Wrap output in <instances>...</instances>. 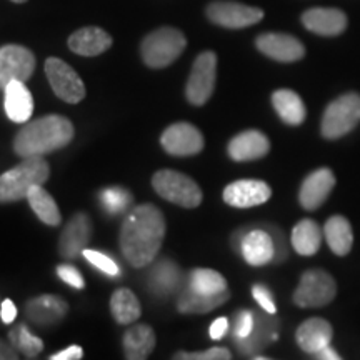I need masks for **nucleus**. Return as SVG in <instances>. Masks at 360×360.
<instances>
[{"mask_svg": "<svg viewBox=\"0 0 360 360\" xmlns=\"http://www.w3.org/2000/svg\"><path fill=\"white\" fill-rule=\"evenodd\" d=\"M335 187V175L332 174L330 169H319L305 177L299 192L300 205L305 210L319 209L327 197L330 195L332 188Z\"/></svg>", "mask_w": 360, "mask_h": 360, "instance_id": "a211bd4d", "label": "nucleus"}, {"mask_svg": "<svg viewBox=\"0 0 360 360\" xmlns=\"http://www.w3.org/2000/svg\"><path fill=\"white\" fill-rule=\"evenodd\" d=\"M332 337H334V328L323 319L314 317L300 323L297 328V344L307 354H317L319 350L330 345Z\"/></svg>", "mask_w": 360, "mask_h": 360, "instance_id": "4be33fe9", "label": "nucleus"}, {"mask_svg": "<svg viewBox=\"0 0 360 360\" xmlns=\"http://www.w3.org/2000/svg\"><path fill=\"white\" fill-rule=\"evenodd\" d=\"M11 344L15 347L17 352H22L27 359H34L44 350V342L30 334V330L25 326H17L8 332Z\"/></svg>", "mask_w": 360, "mask_h": 360, "instance_id": "72a5a7b5", "label": "nucleus"}, {"mask_svg": "<svg viewBox=\"0 0 360 360\" xmlns=\"http://www.w3.org/2000/svg\"><path fill=\"white\" fill-rule=\"evenodd\" d=\"M314 355L317 359H321V360H340V355L337 354L335 350L330 347V345H327V347L321 349L317 354H314Z\"/></svg>", "mask_w": 360, "mask_h": 360, "instance_id": "a18cd8bd", "label": "nucleus"}, {"mask_svg": "<svg viewBox=\"0 0 360 360\" xmlns=\"http://www.w3.org/2000/svg\"><path fill=\"white\" fill-rule=\"evenodd\" d=\"M74 125L62 115H45L25 124L13 141V150L20 157H42L69 146Z\"/></svg>", "mask_w": 360, "mask_h": 360, "instance_id": "f03ea898", "label": "nucleus"}, {"mask_svg": "<svg viewBox=\"0 0 360 360\" xmlns=\"http://www.w3.org/2000/svg\"><path fill=\"white\" fill-rule=\"evenodd\" d=\"M233 237H238L237 247L249 265L260 267L276 259V242L267 229H244Z\"/></svg>", "mask_w": 360, "mask_h": 360, "instance_id": "f8f14e48", "label": "nucleus"}, {"mask_svg": "<svg viewBox=\"0 0 360 360\" xmlns=\"http://www.w3.org/2000/svg\"><path fill=\"white\" fill-rule=\"evenodd\" d=\"M160 143L170 155L188 157L202 152L204 137H202L200 130L193 127L192 124L179 122L165 129L160 137Z\"/></svg>", "mask_w": 360, "mask_h": 360, "instance_id": "ddd939ff", "label": "nucleus"}, {"mask_svg": "<svg viewBox=\"0 0 360 360\" xmlns=\"http://www.w3.org/2000/svg\"><path fill=\"white\" fill-rule=\"evenodd\" d=\"M272 195L270 188L264 180L257 179H242L229 184L224 188L225 204L237 209H250L265 204Z\"/></svg>", "mask_w": 360, "mask_h": 360, "instance_id": "4468645a", "label": "nucleus"}, {"mask_svg": "<svg viewBox=\"0 0 360 360\" xmlns=\"http://www.w3.org/2000/svg\"><path fill=\"white\" fill-rule=\"evenodd\" d=\"M45 75L53 94L67 103H79L85 97V85L67 62L57 57L45 60Z\"/></svg>", "mask_w": 360, "mask_h": 360, "instance_id": "1a4fd4ad", "label": "nucleus"}, {"mask_svg": "<svg viewBox=\"0 0 360 360\" xmlns=\"http://www.w3.org/2000/svg\"><path fill=\"white\" fill-rule=\"evenodd\" d=\"M360 122V96L345 94L328 103L322 117V135L326 139H340L352 132Z\"/></svg>", "mask_w": 360, "mask_h": 360, "instance_id": "423d86ee", "label": "nucleus"}, {"mask_svg": "<svg viewBox=\"0 0 360 360\" xmlns=\"http://www.w3.org/2000/svg\"><path fill=\"white\" fill-rule=\"evenodd\" d=\"M57 274L58 277H60L65 283H69V285L75 287V289H84L85 282L82 274H80L75 267H72V265H58Z\"/></svg>", "mask_w": 360, "mask_h": 360, "instance_id": "ea45409f", "label": "nucleus"}, {"mask_svg": "<svg viewBox=\"0 0 360 360\" xmlns=\"http://www.w3.org/2000/svg\"><path fill=\"white\" fill-rule=\"evenodd\" d=\"M337 285L334 277L326 270H307L300 277L299 285L294 292V302L297 307L319 309L334 300Z\"/></svg>", "mask_w": 360, "mask_h": 360, "instance_id": "0eeeda50", "label": "nucleus"}, {"mask_svg": "<svg viewBox=\"0 0 360 360\" xmlns=\"http://www.w3.org/2000/svg\"><path fill=\"white\" fill-rule=\"evenodd\" d=\"M35 70V56L27 47L8 44L0 47V89L13 80L27 82Z\"/></svg>", "mask_w": 360, "mask_h": 360, "instance_id": "9b49d317", "label": "nucleus"}, {"mask_svg": "<svg viewBox=\"0 0 360 360\" xmlns=\"http://www.w3.org/2000/svg\"><path fill=\"white\" fill-rule=\"evenodd\" d=\"M255 327V312L240 310L233 317V340L247 339Z\"/></svg>", "mask_w": 360, "mask_h": 360, "instance_id": "e433bc0d", "label": "nucleus"}, {"mask_svg": "<svg viewBox=\"0 0 360 360\" xmlns=\"http://www.w3.org/2000/svg\"><path fill=\"white\" fill-rule=\"evenodd\" d=\"M252 295L254 299L257 300V304L260 305V309L267 314H276L277 307L276 302H274V297L270 294V290L265 285H254L252 287Z\"/></svg>", "mask_w": 360, "mask_h": 360, "instance_id": "58836bf2", "label": "nucleus"}, {"mask_svg": "<svg viewBox=\"0 0 360 360\" xmlns=\"http://www.w3.org/2000/svg\"><path fill=\"white\" fill-rule=\"evenodd\" d=\"M182 270L174 260L162 259L155 262L147 277V289L155 297H169L182 287Z\"/></svg>", "mask_w": 360, "mask_h": 360, "instance_id": "aec40b11", "label": "nucleus"}, {"mask_svg": "<svg viewBox=\"0 0 360 360\" xmlns=\"http://www.w3.org/2000/svg\"><path fill=\"white\" fill-rule=\"evenodd\" d=\"M227 330H229V321L225 317H219L217 321H214L212 326H210V330H209L210 339L212 340L222 339V337L227 334Z\"/></svg>", "mask_w": 360, "mask_h": 360, "instance_id": "79ce46f5", "label": "nucleus"}, {"mask_svg": "<svg viewBox=\"0 0 360 360\" xmlns=\"http://www.w3.org/2000/svg\"><path fill=\"white\" fill-rule=\"evenodd\" d=\"M19 359V352L11 342H6L0 339V360H15Z\"/></svg>", "mask_w": 360, "mask_h": 360, "instance_id": "c03bdc74", "label": "nucleus"}, {"mask_svg": "<svg viewBox=\"0 0 360 360\" xmlns=\"http://www.w3.org/2000/svg\"><path fill=\"white\" fill-rule=\"evenodd\" d=\"M323 236L330 250L339 257L347 255L354 244V232L350 222L342 215H334L326 222L323 227Z\"/></svg>", "mask_w": 360, "mask_h": 360, "instance_id": "cd10ccee", "label": "nucleus"}, {"mask_svg": "<svg viewBox=\"0 0 360 360\" xmlns=\"http://www.w3.org/2000/svg\"><path fill=\"white\" fill-rule=\"evenodd\" d=\"M167 224L154 204L134 207L120 229V249L125 260L135 269L154 262L164 242Z\"/></svg>", "mask_w": 360, "mask_h": 360, "instance_id": "f257e3e1", "label": "nucleus"}, {"mask_svg": "<svg viewBox=\"0 0 360 360\" xmlns=\"http://www.w3.org/2000/svg\"><path fill=\"white\" fill-rule=\"evenodd\" d=\"M12 2H15V4H24V2H27V0H12Z\"/></svg>", "mask_w": 360, "mask_h": 360, "instance_id": "49530a36", "label": "nucleus"}, {"mask_svg": "<svg viewBox=\"0 0 360 360\" xmlns=\"http://www.w3.org/2000/svg\"><path fill=\"white\" fill-rule=\"evenodd\" d=\"M51 177V167L42 157H25L19 165L0 175V202H17L27 199V193L35 186H44Z\"/></svg>", "mask_w": 360, "mask_h": 360, "instance_id": "7ed1b4c3", "label": "nucleus"}, {"mask_svg": "<svg viewBox=\"0 0 360 360\" xmlns=\"http://www.w3.org/2000/svg\"><path fill=\"white\" fill-rule=\"evenodd\" d=\"M302 24L310 32L323 37H335L347 29V15L339 8H310L304 12Z\"/></svg>", "mask_w": 360, "mask_h": 360, "instance_id": "6ab92c4d", "label": "nucleus"}, {"mask_svg": "<svg viewBox=\"0 0 360 360\" xmlns=\"http://www.w3.org/2000/svg\"><path fill=\"white\" fill-rule=\"evenodd\" d=\"M92 237V222L84 212L75 214L65 225L58 238V254L64 259H77L89 247Z\"/></svg>", "mask_w": 360, "mask_h": 360, "instance_id": "2eb2a0df", "label": "nucleus"}, {"mask_svg": "<svg viewBox=\"0 0 360 360\" xmlns=\"http://www.w3.org/2000/svg\"><path fill=\"white\" fill-rule=\"evenodd\" d=\"M6 92V112L7 117L15 124H25L32 117L34 98L25 82L13 80L4 89Z\"/></svg>", "mask_w": 360, "mask_h": 360, "instance_id": "b1692460", "label": "nucleus"}, {"mask_svg": "<svg viewBox=\"0 0 360 360\" xmlns=\"http://www.w3.org/2000/svg\"><path fill=\"white\" fill-rule=\"evenodd\" d=\"M174 359H182V360H229L232 359V354L229 349L222 347H214L204 352H177L174 355Z\"/></svg>", "mask_w": 360, "mask_h": 360, "instance_id": "4c0bfd02", "label": "nucleus"}, {"mask_svg": "<svg viewBox=\"0 0 360 360\" xmlns=\"http://www.w3.org/2000/svg\"><path fill=\"white\" fill-rule=\"evenodd\" d=\"M69 312V305L58 295H40L25 305V315L37 327H53L60 323Z\"/></svg>", "mask_w": 360, "mask_h": 360, "instance_id": "f3484780", "label": "nucleus"}, {"mask_svg": "<svg viewBox=\"0 0 360 360\" xmlns=\"http://www.w3.org/2000/svg\"><path fill=\"white\" fill-rule=\"evenodd\" d=\"M229 299H231V292H229V289L220 292V294L205 295L192 290L186 283V287H184L179 295L177 310L180 314H207L210 312V310L219 309L220 305H224Z\"/></svg>", "mask_w": 360, "mask_h": 360, "instance_id": "a878e982", "label": "nucleus"}, {"mask_svg": "<svg viewBox=\"0 0 360 360\" xmlns=\"http://www.w3.org/2000/svg\"><path fill=\"white\" fill-rule=\"evenodd\" d=\"M290 240L292 247L299 255H304V257L315 255L322 244L321 227L312 219H302L292 231Z\"/></svg>", "mask_w": 360, "mask_h": 360, "instance_id": "c756f323", "label": "nucleus"}, {"mask_svg": "<svg viewBox=\"0 0 360 360\" xmlns=\"http://www.w3.org/2000/svg\"><path fill=\"white\" fill-rule=\"evenodd\" d=\"M112 47V37L98 27H84L69 37V49L82 57L101 56Z\"/></svg>", "mask_w": 360, "mask_h": 360, "instance_id": "5701e85b", "label": "nucleus"}, {"mask_svg": "<svg viewBox=\"0 0 360 360\" xmlns=\"http://www.w3.org/2000/svg\"><path fill=\"white\" fill-rule=\"evenodd\" d=\"M102 207L112 215H117L124 210H127L132 204V193L127 188L122 187H110L101 192Z\"/></svg>", "mask_w": 360, "mask_h": 360, "instance_id": "f704fd0d", "label": "nucleus"}, {"mask_svg": "<svg viewBox=\"0 0 360 360\" xmlns=\"http://www.w3.org/2000/svg\"><path fill=\"white\" fill-rule=\"evenodd\" d=\"M152 187L162 199L184 209H195L202 202V191L195 180L177 170L164 169L155 172Z\"/></svg>", "mask_w": 360, "mask_h": 360, "instance_id": "39448f33", "label": "nucleus"}, {"mask_svg": "<svg viewBox=\"0 0 360 360\" xmlns=\"http://www.w3.org/2000/svg\"><path fill=\"white\" fill-rule=\"evenodd\" d=\"M187 285L199 294L214 295L227 290V281L222 274L210 269H193L187 277Z\"/></svg>", "mask_w": 360, "mask_h": 360, "instance_id": "473e14b6", "label": "nucleus"}, {"mask_svg": "<svg viewBox=\"0 0 360 360\" xmlns=\"http://www.w3.org/2000/svg\"><path fill=\"white\" fill-rule=\"evenodd\" d=\"M207 17L215 25L225 29H244L259 24L264 19V11L259 7L245 6L240 2H229V0H217L207 6Z\"/></svg>", "mask_w": 360, "mask_h": 360, "instance_id": "9d476101", "label": "nucleus"}, {"mask_svg": "<svg viewBox=\"0 0 360 360\" xmlns=\"http://www.w3.org/2000/svg\"><path fill=\"white\" fill-rule=\"evenodd\" d=\"M229 155L236 162H250L269 154L270 142L259 130H245L229 142Z\"/></svg>", "mask_w": 360, "mask_h": 360, "instance_id": "412c9836", "label": "nucleus"}, {"mask_svg": "<svg viewBox=\"0 0 360 360\" xmlns=\"http://www.w3.org/2000/svg\"><path fill=\"white\" fill-rule=\"evenodd\" d=\"M277 321L272 317V314H257L255 312V327L252 334L247 339L233 340L237 344L238 350L242 354H257L265 345L277 339Z\"/></svg>", "mask_w": 360, "mask_h": 360, "instance_id": "393cba45", "label": "nucleus"}, {"mask_svg": "<svg viewBox=\"0 0 360 360\" xmlns=\"http://www.w3.org/2000/svg\"><path fill=\"white\" fill-rule=\"evenodd\" d=\"M0 317H2L4 323H12L17 317V309L11 299L4 300L2 302V310H0Z\"/></svg>", "mask_w": 360, "mask_h": 360, "instance_id": "37998d69", "label": "nucleus"}, {"mask_svg": "<svg viewBox=\"0 0 360 360\" xmlns=\"http://www.w3.org/2000/svg\"><path fill=\"white\" fill-rule=\"evenodd\" d=\"M272 105L287 125H300L307 115L302 98L289 89L276 90L272 94Z\"/></svg>", "mask_w": 360, "mask_h": 360, "instance_id": "c85d7f7f", "label": "nucleus"}, {"mask_svg": "<svg viewBox=\"0 0 360 360\" xmlns=\"http://www.w3.org/2000/svg\"><path fill=\"white\" fill-rule=\"evenodd\" d=\"M155 332L147 323H137L124 334V354L129 360H143L155 349Z\"/></svg>", "mask_w": 360, "mask_h": 360, "instance_id": "bb28decb", "label": "nucleus"}, {"mask_svg": "<svg viewBox=\"0 0 360 360\" xmlns=\"http://www.w3.org/2000/svg\"><path fill=\"white\" fill-rule=\"evenodd\" d=\"M217 79V56L214 52H202L193 62L188 75L186 97L192 105H204L212 97Z\"/></svg>", "mask_w": 360, "mask_h": 360, "instance_id": "6e6552de", "label": "nucleus"}, {"mask_svg": "<svg viewBox=\"0 0 360 360\" xmlns=\"http://www.w3.org/2000/svg\"><path fill=\"white\" fill-rule=\"evenodd\" d=\"M255 45L264 56L277 62H297L305 56V47L299 39L287 34L269 32L259 35Z\"/></svg>", "mask_w": 360, "mask_h": 360, "instance_id": "dca6fc26", "label": "nucleus"}, {"mask_svg": "<svg viewBox=\"0 0 360 360\" xmlns=\"http://www.w3.org/2000/svg\"><path fill=\"white\" fill-rule=\"evenodd\" d=\"M186 35L174 27H160L142 40L141 56L150 69H164L174 64L186 51Z\"/></svg>", "mask_w": 360, "mask_h": 360, "instance_id": "20e7f679", "label": "nucleus"}, {"mask_svg": "<svg viewBox=\"0 0 360 360\" xmlns=\"http://www.w3.org/2000/svg\"><path fill=\"white\" fill-rule=\"evenodd\" d=\"M27 200H29L30 207L35 212V215L47 225H58L62 222L60 210L56 204V200L52 199V195L42 186H35L27 193Z\"/></svg>", "mask_w": 360, "mask_h": 360, "instance_id": "7c9ffc66", "label": "nucleus"}, {"mask_svg": "<svg viewBox=\"0 0 360 360\" xmlns=\"http://www.w3.org/2000/svg\"><path fill=\"white\" fill-rule=\"evenodd\" d=\"M82 255L85 257V260H89V262L94 265V267L102 270V272L107 274V276L110 277L119 276V265H117L115 260H112L109 255L102 254V252H97V250H90V249H85Z\"/></svg>", "mask_w": 360, "mask_h": 360, "instance_id": "c9c22d12", "label": "nucleus"}, {"mask_svg": "<svg viewBox=\"0 0 360 360\" xmlns=\"http://www.w3.org/2000/svg\"><path fill=\"white\" fill-rule=\"evenodd\" d=\"M82 355H84L82 347H79V345H70V347L62 350V352L53 354L51 360H79L82 359Z\"/></svg>", "mask_w": 360, "mask_h": 360, "instance_id": "a19ab883", "label": "nucleus"}, {"mask_svg": "<svg viewBox=\"0 0 360 360\" xmlns=\"http://www.w3.org/2000/svg\"><path fill=\"white\" fill-rule=\"evenodd\" d=\"M110 310L115 321L122 323V326H129V323L135 322L142 314L141 302H139L134 292L129 289H119L112 294Z\"/></svg>", "mask_w": 360, "mask_h": 360, "instance_id": "2f4dec72", "label": "nucleus"}]
</instances>
